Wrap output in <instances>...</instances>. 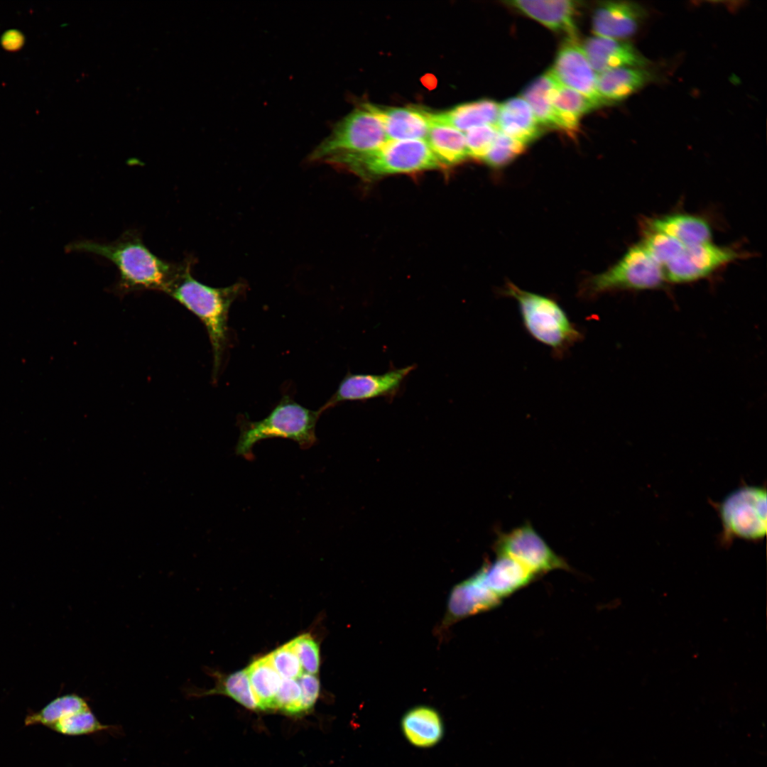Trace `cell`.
<instances>
[{
    "label": "cell",
    "mask_w": 767,
    "mask_h": 767,
    "mask_svg": "<svg viewBox=\"0 0 767 767\" xmlns=\"http://www.w3.org/2000/svg\"><path fill=\"white\" fill-rule=\"evenodd\" d=\"M283 396L263 419L251 421L244 415L238 419L239 436L235 447L236 455L251 460L252 449L261 440L282 437L296 442L301 449H308L317 442L315 426L322 414Z\"/></svg>",
    "instance_id": "5"
},
{
    "label": "cell",
    "mask_w": 767,
    "mask_h": 767,
    "mask_svg": "<svg viewBox=\"0 0 767 767\" xmlns=\"http://www.w3.org/2000/svg\"><path fill=\"white\" fill-rule=\"evenodd\" d=\"M766 488L743 484L721 501H710L722 524L719 540L724 546L734 540L760 541L766 535Z\"/></svg>",
    "instance_id": "6"
},
{
    "label": "cell",
    "mask_w": 767,
    "mask_h": 767,
    "mask_svg": "<svg viewBox=\"0 0 767 767\" xmlns=\"http://www.w3.org/2000/svg\"><path fill=\"white\" fill-rule=\"evenodd\" d=\"M505 4L553 31L564 33L567 37H577V1L515 0Z\"/></svg>",
    "instance_id": "16"
},
{
    "label": "cell",
    "mask_w": 767,
    "mask_h": 767,
    "mask_svg": "<svg viewBox=\"0 0 767 767\" xmlns=\"http://www.w3.org/2000/svg\"><path fill=\"white\" fill-rule=\"evenodd\" d=\"M50 729L68 736L90 734L107 729L90 708L67 716L52 724Z\"/></svg>",
    "instance_id": "31"
},
{
    "label": "cell",
    "mask_w": 767,
    "mask_h": 767,
    "mask_svg": "<svg viewBox=\"0 0 767 767\" xmlns=\"http://www.w3.org/2000/svg\"><path fill=\"white\" fill-rule=\"evenodd\" d=\"M297 680L301 690L303 710L305 713L312 709L318 697L320 682L315 675L309 673H303Z\"/></svg>",
    "instance_id": "37"
},
{
    "label": "cell",
    "mask_w": 767,
    "mask_h": 767,
    "mask_svg": "<svg viewBox=\"0 0 767 767\" xmlns=\"http://www.w3.org/2000/svg\"><path fill=\"white\" fill-rule=\"evenodd\" d=\"M551 101L563 131L570 135L578 131L580 119L596 109L585 96L561 83L554 90Z\"/></svg>",
    "instance_id": "27"
},
{
    "label": "cell",
    "mask_w": 767,
    "mask_h": 767,
    "mask_svg": "<svg viewBox=\"0 0 767 767\" xmlns=\"http://www.w3.org/2000/svg\"><path fill=\"white\" fill-rule=\"evenodd\" d=\"M401 728L407 740L420 748L437 744L444 734L440 714L434 708L425 705L409 709L402 718Z\"/></svg>",
    "instance_id": "21"
},
{
    "label": "cell",
    "mask_w": 767,
    "mask_h": 767,
    "mask_svg": "<svg viewBox=\"0 0 767 767\" xmlns=\"http://www.w3.org/2000/svg\"><path fill=\"white\" fill-rule=\"evenodd\" d=\"M499 109V104L486 99L461 104L447 111L433 114V116L460 131H467L483 125L496 126Z\"/></svg>",
    "instance_id": "25"
},
{
    "label": "cell",
    "mask_w": 767,
    "mask_h": 767,
    "mask_svg": "<svg viewBox=\"0 0 767 767\" xmlns=\"http://www.w3.org/2000/svg\"><path fill=\"white\" fill-rule=\"evenodd\" d=\"M582 47L597 74L618 67H643L648 63L633 45L622 40L595 36L587 38Z\"/></svg>",
    "instance_id": "15"
},
{
    "label": "cell",
    "mask_w": 767,
    "mask_h": 767,
    "mask_svg": "<svg viewBox=\"0 0 767 767\" xmlns=\"http://www.w3.org/2000/svg\"><path fill=\"white\" fill-rule=\"evenodd\" d=\"M288 644L298 658L303 671L315 674L319 670L320 651L317 643L309 634L299 636Z\"/></svg>",
    "instance_id": "34"
},
{
    "label": "cell",
    "mask_w": 767,
    "mask_h": 767,
    "mask_svg": "<svg viewBox=\"0 0 767 767\" xmlns=\"http://www.w3.org/2000/svg\"><path fill=\"white\" fill-rule=\"evenodd\" d=\"M644 8L634 2L608 1L595 8L592 28L597 36L623 39L633 35L646 17Z\"/></svg>",
    "instance_id": "13"
},
{
    "label": "cell",
    "mask_w": 767,
    "mask_h": 767,
    "mask_svg": "<svg viewBox=\"0 0 767 767\" xmlns=\"http://www.w3.org/2000/svg\"><path fill=\"white\" fill-rule=\"evenodd\" d=\"M496 126L501 133L526 145L542 132L530 105L522 97L510 98L499 104Z\"/></svg>",
    "instance_id": "19"
},
{
    "label": "cell",
    "mask_w": 767,
    "mask_h": 767,
    "mask_svg": "<svg viewBox=\"0 0 767 767\" xmlns=\"http://www.w3.org/2000/svg\"><path fill=\"white\" fill-rule=\"evenodd\" d=\"M560 84L552 70H549L524 89L522 97L530 105L541 127L563 131L551 101L552 94Z\"/></svg>",
    "instance_id": "24"
},
{
    "label": "cell",
    "mask_w": 767,
    "mask_h": 767,
    "mask_svg": "<svg viewBox=\"0 0 767 767\" xmlns=\"http://www.w3.org/2000/svg\"><path fill=\"white\" fill-rule=\"evenodd\" d=\"M192 260L187 259L180 264L165 293L192 312L205 325L212 347V378L215 381L228 346L230 307L244 294L247 285L241 281L222 288L207 285L192 276Z\"/></svg>",
    "instance_id": "1"
},
{
    "label": "cell",
    "mask_w": 767,
    "mask_h": 767,
    "mask_svg": "<svg viewBox=\"0 0 767 767\" xmlns=\"http://www.w3.org/2000/svg\"><path fill=\"white\" fill-rule=\"evenodd\" d=\"M327 164L364 180L442 168L425 140H388L374 150L339 156Z\"/></svg>",
    "instance_id": "3"
},
{
    "label": "cell",
    "mask_w": 767,
    "mask_h": 767,
    "mask_svg": "<svg viewBox=\"0 0 767 767\" xmlns=\"http://www.w3.org/2000/svg\"><path fill=\"white\" fill-rule=\"evenodd\" d=\"M526 145L498 131L491 147L483 161L494 168H500L522 153Z\"/></svg>",
    "instance_id": "32"
},
{
    "label": "cell",
    "mask_w": 767,
    "mask_h": 767,
    "mask_svg": "<svg viewBox=\"0 0 767 767\" xmlns=\"http://www.w3.org/2000/svg\"><path fill=\"white\" fill-rule=\"evenodd\" d=\"M415 369L412 364L391 369L381 374L348 373L332 397L319 408L322 413L344 401H366L379 397H393L403 381Z\"/></svg>",
    "instance_id": "11"
},
{
    "label": "cell",
    "mask_w": 767,
    "mask_h": 767,
    "mask_svg": "<svg viewBox=\"0 0 767 767\" xmlns=\"http://www.w3.org/2000/svg\"><path fill=\"white\" fill-rule=\"evenodd\" d=\"M736 250L710 241L685 246L682 251L662 268L665 281L685 283L708 277L721 267L739 259Z\"/></svg>",
    "instance_id": "10"
},
{
    "label": "cell",
    "mask_w": 767,
    "mask_h": 767,
    "mask_svg": "<svg viewBox=\"0 0 767 767\" xmlns=\"http://www.w3.org/2000/svg\"><path fill=\"white\" fill-rule=\"evenodd\" d=\"M494 125H483L467 131L464 134L469 156L474 159H484L498 133Z\"/></svg>",
    "instance_id": "33"
},
{
    "label": "cell",
    "mask_w": 767,
    "mask_h": 767,
    "mask_svg": "<svg viewBox=\"0 0 767 767\" xmlns=\"http://www.w3.org/2000/svg\"><path fill=\"white\" fill-rule=\"evenodd\" d=\"M504 293L517 302L523 327L529 335L549 347L556 358H562L583 339L578 327L552 298L522 290L512 283L506 285Z\"/></svg>",
    "instance_id": "4"
},
{
    "label": "cell",
    "mask_w": 767,
    "mask_h": 767,
    "mask_svg": "<svg viewBox=\"0 0 767 767\" xmlns=\"http://www.w3.org/2000/svg\"><path fill=\"white\" fill-rule=\"evenodd\" d=\"M246 670L259 710H275V700L282 678L268 655L254 660Z\"/></svg>",
    "instance_id": "26"
},
{
    "label": "cell",
    "mask_w": 767,
    "mask_h": 767,
    "mask_svg": "<svg viewBox=\"0 0 767 767\" xmlns=\"http://www.w3.org/2000/svg\"><path fill=\"white\" fill-rule=\"evenodd\" d=\"M665 281L662 267L638 244L613 266L586 279L580 295L591 299L614 291L653 290L660 288Z\"/></svg>",
    "instance_id": "8"
},
{
    "label": "cell",
    "mask_w": 767,
    "mask_h": 767,
    "mask_svg": "<svg viewBox=\"0 0 767 767\" xmlns=\"http://www.w3.org/2000/svg\"><path fill=\"white\" fill-rule=\"evenodd\" d=\"M268 656L283 679H297L303 674L298 658L288 643L275 649Z\"/></svg>",
    "instance_id": "36"
},
{
    "label": "cell",
    "mask_w": 767,
    "mask_h": 767,
    "mask_svg": "<svg viewBox=\"0 0 767 767\" xmlns=\"http://www.w3.org/2000/svg\"><path fill=\"white\" fill-rule=\"evenodd\" d=\"M651 79V73L643 67L614 68L597 75V91L607 104L624 100Z\"/></svg>",
    "instance_id": "23"
},
{
    "label": "cell",
    "mask_w": 767,
    "mask_h": 767,
    "mask_svg": "<svg viewBox=\"0 0 767 767\" xmlns=\"http://www.w3.org/2000/svg\"><path fill=\"white\" fill-rule=\"evenodd\" d=\"M381 120L388 140H425L430 113L415 107L381 108L368 104Z\"/></svg>",
    "instance_id": "17"
},
{
    "label": "cell",
    "mask_w": 767,
    "mask_h": 767,
    "mask_svg": "<svg viewBox=\"0 0 767 767\" xmlns=\"http://www.w3.org/2000/svg\"><path fill=\"white\" fill-rule=\"evenodd\" d=\"M479 572L486 587L501 600L532 582L536 576L513 559L498 555Z\"/></svg>",
    "instance_id": "18"
},
{
    "label": "cell",
    "mask_w": 767,
    "mask_h": 767,
    "mask_svg": "<svg viewBox=\"0 0 767 767\" xmlns=\"http://www.w3.org/2000/svg\"><path fill=\"white\" fill-rule=\"evenodd\" d=\"M646 229L665 234L685 246L710 241L712 231L703 218L687 214H673L646 222Z\"/></svg>",
    "instance_id": "20"
},
{
    "label": "cell",
    "mask_w": 767,
    "mask_h": 767,
    "mask_svg": "<svg viewBox=\"0 0 767 767\" xmlns=\"http://www.w3.org/2000/svg\"><path fill=\"white\" fill-rule=\"evenodd\" d=\"M501 601L486 587L478 570L452 589L443 624L451 625L464 618L496 608Z\"/></svg>",
    "instance_id": "14"
},
{
    "label": "cell",
    "mask_w": 767,
    "mask_h": 767,
    "mask_svg": "<svg viewBox=\"0 0 767 767\" xmlns=\"http://www.w3.org/2000/svg\"><path fill=\"white\" fill-rule=\"evenodd\" d=\"M387 141L381 120L368 104H364L334 125L330 135L310 153L308 160L327 164L339 156L374 150Z\"/></svg>",
    "instance_id": "7"
},
{
    "label": "cell",
    "mask_w": 767,
    "mask_h": 767,
    "mask_svg": "<svg viewBox=\"0 0 767 767\" xmlns=\"http://www.w3.org/2000/svg\"><path fill=\"white\" fill-rule=\"evenodd\" d=\"M65 251L90 253L112 262L119 273V289L124 293L142 290L165 293L180 265L168 263L154 255L131 232L109 243L74 241L66 246Z\"/></svg>",
    "instance_id": "2"
},
{
    "label": "cell",
    "mask_w": 767,
    "mask_h": 767,
    "mask_svg": "<svg viewBox=\"0 0 767 767\" xmlns=\"http://www.w3.org/2000/svg\"><path fill=\"white\" fill-rule=\"evenodd\" d=\"M217 678L216 685L210 690L203 692H191L192 696H206L211 695H227L246 708L259 710L258 703L251 689L246 670L237 671L229 675L214 673Z\"/></svg>",
    "instance_id": "28"
},
{
    "label": "cell",
    "mask_w": 767,
    "mask_h": 767,
    "mask_svg": "<svg viewBox=\"0 0 767 767\" xmlns=\"http://www.w3.org/2000/svg\"><path fill=\"white\" fill-rule=\"evenodd\" d=\"M550 70L562 85L585 96L596 108L606 104L597 91L598 74L577 37H567L563 41Z\"/></svg>",
    "instance_id": "12"
},
{
    "label": "cell",
    "mask_w": 767,
    "mask_h": 767,
    "mask_svg": "<svg viewBox=\"0 0 767 767\" xmlns=\"http://www.w3.org/2000/svg\"><path fill=\"white\" fill-rule=\"evenodd\" d=\"M426 139L443 168L459 164L469 156L464 134L436 119L433 113Z\"/></svg>",
    "instance_id": "22"
},
{
    "label": "cell",
    "mask_w": 767,
    "mask_h": 767,
    "mask_svg": "<svg viewBox=\"0 0 767 767\" xmlns=\"http://www.w3.org/2000/svg\"><path fill=\"white\" fill-rule=\"evenodd\" d=\"M495 549L497 555L513 559L536 577L554 570L568 567L566 562L528 523L501 534Z\"/></svg>",
    "instance_id": "9"
},
{
    "label": "cell",
    "mask_w": 767,
    "mask_h": 767,
    "mask_svg": "<svg viewBox=\"0 0 767 767\" xmlns=\"http://www.w3.org/2000/svg\"><path fill=\"white\" fill-rule=\"evenodd\" d=\"M275 710L291 715L303 712L302 695L297 679H283L275 700Z\"/></svg>",
    "instance_id": "35"
},
{
    "label": "cell",
    "mask_w": 767,
    "mask_h": 767,
    "mask_svg": "<svg viewBox=\"0 0 767 767\" xmlns=\"http://www.w3.org/2000/svg\"><path fill=\"white\" fill-rule=\"evenodd\" d=\"M89 708L87 702L75 694L65 695L58 697L36 712L26 716V726L40 724L50 727L60 719Z\"/></svg>",
    "instance_id": "29"
},
{
    "label": "cell",
    "mask_w": 767,
    "mask_h": 767,
    "mask_svg": "<svg viewBox=\"0 0 767 767\" xmlns=\"http://www.w3.org/2000/svg\"><path fill=\"white\" fill-rule=\"evenodd\" d=\"M650 256L661 267L675 258L685 245L659 232L646 229L640 243Z\"/></svg>",
    "instance_id": "30"
}]
</instances>
